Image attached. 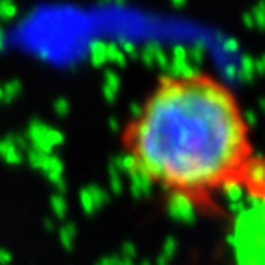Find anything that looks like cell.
<instances>
[{
	"mask_svg": "<svg viewBox=\"0 0 265 265\" xmlns=\"http://www.w3.org/2000/svg\"><path fill=\"white\" fill-rule=\"evenodd\" d=\"M120 145L132 177L177 206L208 214L240 192L265 199V157L243 105L208 72L158 78Z\"/></svg>",
	"mask_w": 265,
	"mask_h": 265,
	"instance_id": "obj_1",
	"label": "cell"
}]
</instances>
